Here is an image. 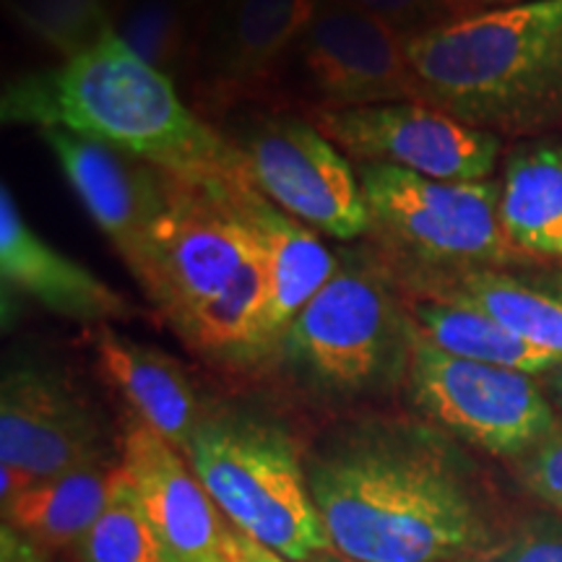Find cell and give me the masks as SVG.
<instances>
[{
  "label": "cell",
  "mask_w": 562,
  "mask_h": 562,
  "mask_svg": "<svg viewBox=\"0 0 562 562\" xmlns=\"http://www.w3.org/2000/svg\"><path fill=\"white\" fill-rule=\"evenodd\" d=\"M305 474L334 552L351 562H463L501 544L467 463L425 427H355Z\"/></svg>",
  "instance_id": "6da1fadb"
},
{
  "label": "cell",
  "mask_w": 562,
  "mask_h": 562,
  "mask_svg": "<svg viewBox=\"0 0 562 562\" xmlns=\"http://www.w3.org/2000/svg\"><path fill=\"white\" fill-rule=\"evenodd\" d=\"M0 108L3 123L68 131L199 186L245 178L237 146L203 123L170 76L140 60L112 26L60 66L13 79Z\"/></svg>",
  "instance_id": "7a4b0ae2"
},
{
  "label": "cell",
  "mask_w": 562,
  "mask_h": 562,
  "mask_svg": "<svg viewBox=\"0 0 562 562\" xmlns=\"http://www.w3.org/2000/svg\"><path fill=\"white\" fill-rule=\"evenodd\" d=\"M419 102L487 133L562 121V0L469 13L409 34Z\"/></svg>",
  "instance_id": "3957f363"
},
{
  "label": "cell",
  "mask_w": 562,
  "mask_h": 562,
  "mask_svg": "<svg viewBox=\"0 0 562 562\" xmlns=\"http://www.w3.org/2000/svg\"><path fill=\"white\" fill-rule=\"evenodd\" d=\"M186 459L224 518L252 539L292 562L334 550L305 463L281 427L237 414L206 417Z\"/></svg>",
  "instance_id": "277c9868"
},
{
  "label": "cell",
  "mask_w": 562,
  "mask_h": 562,
  "mask_svg": "<svg viewBox=\"0 0 562 562\" xmlns=\"http://www.w3.org/2000/svg\"><path fill=\"white\" fill-rule=\"evenodd\" d=\"M232 182L199 186L165 178L144 261L133 277L180 336L258 252L256 235L232 203Z\"/></svg>",
  "instance_id": "5b68a950"
},
{
  "label": "cell",
  "mask_w": 562,
  "mask_h": 562,
  "mask_svg": "<svg viewBox=\"0 0 562 562\" xmlns=\"http://www.w3.org/2000/svg\"><path fill=\"white\" fill-rule=\"evenodd\" d=\"M372 229L402 263L467 269L516 258L501 227V186L451 182L385 165H360ZM370 229V232H372Z\"/></svg>",
  "instance_id": "8992f818"
},
{
  "label": "cell",
  "mask_w": 562,
  "mask_h": 562,
  "mask_svg": "<svg viewBox=\"0 0 562 562\" xmlns=\"http://www.w3.org/2000/svg\"><path fill=\"white\" fill-rule=\"evenodd\" d=\"M406 372L422 414L492 456L521 459L558 430L550 398L533 375L461 360L414 328Z\"/></svg>",
  "instance_id": "52a82bcc"
},
{
  "label": "cell",
  "mask_w": 562,
  "mask_h": 562,
  "mask_svg": "<svg viewBox=\"0 0 562 562\" xmlns=\"http://www.w3.org/2000/svg\"><path fill=\"white\" fill-rule=\"evenodd\" d=\"M409 341V323L383 279L362 266H339L294 318L281 349L321 389L362 393L389 375Z\"/></svg>",
  "instance_id": "ba28073f"
},
{
  "label": "cell",
  "mask_w": 562,
  "mask_h": 562,
  "mask_svg": "<svg viewBox=\"0 0 562 562\" xmlns=\"http://www.w3.org/2000/svg\"><path fill=\"white\" fill-rule=\"evenodd\" d=\"M108 461L87 396L42 362H13L0 385V497ZM0 501V503H3Z\"/></svg>",
  "instance_id": "9c48e42d"
},
{
  "label": "cell",
  "mask_w": 562,
  "mask_h": 562,
  "mask_svg": "<svg viewBox=\"0 0 562 562\" xmlns=\"http://www.w3.org/2000/svg\"><path fill=\"white\" fill-rule=\"evenodd\" d=\"M237 151L252 186L311 229L336 240H357L372 229L360 175L311 121H266Z\"/></svg>",
  "instance_id": "30bf717a"
},
{
  "label": "cell",
  "mask_w": 562,
  "mask_h": 562,
  "mask_svg": "<svg viewBox=\"0 0 562 562\" xmlns=\"http://www.w3.org/2000/svg\"><path fill=\"white\" fill-rule=\"evenodd\" d=\"M311 123L357 165H385L432 180L484 182L501 157L495 133L425 102L311 110Z\"/></svg>",
  "instance_id": "8fae6325"
},
{
  "label": "cell",
  "mask_w": 562,
  "mask_h": 562,
  "mask_svg": "<svg viewBox=\"0 0 562 562\" xmlns=\"http://www.w3.org/2000/svg\"><path fill=\"white\" fill-rule=\"evenodd\" d=\"M406 42L409 34L347 0H321L311 26L294 47L315 108L419 102Z\"/></svg>",
  "instance_id": "7c38bea8"
},
{
  "label": "cell",
  "mask_w": 562,
  "mask_h": 562,
  "mask_svg": "<svg viewBox=\"0 0 562 562\" xmlns=\"http://www.w3.org/2000/svg\"><path fill=\"white\" fill-rule=\"evenodd\" d=\"M40 138L53 151L91 222L115 245L131 273H136L165 195L167 172L60 128H42Z\"/></svg>",
  "instance_id": "4fadbf2b"
},
{
  "label": "cell",
  "mask_w": 562,
  "mask_h": 562,
  "mask_svg": "<svg viewBox=\"0 0 562 562\" xmlns=\"http://www.w3.org/2000/svg\"><path fill=\"white\" fill-rule=\"evenodd\" d=\"M229 195L256 235L266 263V300L250 349V360H258L281 347L294 318L328 284L339 261L323 245L318 232L266 199L248 175L232 182Z\"/></svg>",
  "instance_id": "5bb4252c"
},
{
  "label": "cell",
  "mask_w": 562,
  "mask_h": 562,
  "mask_svg": "<svg viewBox=\"0 0 562 562\" xmlns=\"http://www.w3.org/2000/svg\"><path fill=\"white\" fill-rule=\"evenodd\" d=\"M318 5L321 0H222L199 53L209 100L222 104L266 89Z\"/></svg>",
  "instance_id": "9a60e30c"
},
{
  "label": "cell",
  "mask_w": 562,
  "mask_h": 562,
  "mask_svg": "<svg viewBox=\"0 0 562 562\" xmlns=\"http://www.w3.org/2000/svg\"><path fill=\"white\" fill-rule=\"evenodd\" d=\"M121 469L140 510L175 558L180 562L220 558L224 521L186 453L136 419L125 427Z\"/></svg>",
  "instance_id": "2e32d148"
},
{
  "label": "cell",
  "mask_w": 562,
  "mask_h": 562,
  "mask_svg": "<svg viewBox=\"0 0 562 562\" xmlns=\"http://www.w3.org/2000/svg\"><path fill=\"white\" fill-rule=\"evenodd\" d=\"M0 273L5 286L63 318L108 326L138 315L121 292L42 240L24 222L9 186L0 188Z\"/></svg>",
  "instance_id": "e0dca14e"
},
{
  "label": "cell",
  "mask_w": 562,
  "mask_h": 562,
  "mask_svg": "<svg viewBox=\"0 0 562 562\" xmlns=\"http://www.w3.org/2000/svg\"><path fill=\"white\" fill-rule=\"evenodd\" d=\"M94 349L102 375L128 402L133 414L180 453H188L209 414H203L186 370L165 351L133 341L110 326H97Z\"/></svg>",
  "instance_id": "ac0fdd59"
},
{
  "label": "cell",
  "mask_w": 562,
  "mask_h": 562,
  "mask_svg": "<svg viewBox=\"0 0 562 562\" xmlns=\"http://www.w3.org/2000/svg\"><path fill=\"white\" fill-rule=\"evenodd\" d=\"M121 463H94L53 480L30 484L3 501V524L45 550L81 544L110 501Z\"/></svg>",
  "instance_id": "d6986e66"
},
{
  "label": "cell",
  "mask_w": 562,
  "mask_h": 562,
  "mask_svg": "<svg viewBox=\"0 0 562 562\" xmlns=\"http://www.w3.org/2000/svg\"><path fill=\"white\" fill-rule=\"evenodd\" d=\"M501 227L516 250L562 258V146L510 154L501 186Z\"/></svg>",
  "instance_id": "ffe728a7"
},
{
  "label": "cell",
  "mask_w": 562,
  "mask_h": 562,
  "mask_svg": "<svg viewBox=\"0 0 562 562\" xmlns=\"http://www.w3.org/2000/svg\"><path fill=\"white\" fill-rule=\"evenodd\" d=\"M409 323L422 339L461 360L497 364V368L518 370L526 375H547L562 364L558 357L518 339L487 313L472 305H461V302L414 300Z\"/></svg>",
  "instance_id": "44dd1931"
},
{
  "label": "cell",
  "mask_w": 562,
  "mask_h": 562,
  "mask_svg": "<svg viewBox=\"0 0 562 562\" xmlns=\"http://www.w3.org/2000/svg\"><path fill=\"white\" fill-rule=\"evenodd\" d=\"M451 286H427L425 300L472 305L503 323L518 339L562 362V300L529 290L521 281L490 269H463L448 279Z\"/></svg>",
  "instance_id": "7402d4cb"
},
{
  "label": "cell",
  "mask_w": 562,
  "mask_h": 562,
  "mask_svg": "<svg viewBox=\"0 0 562 562\" xmlns=\"http://www.w3.org/2000/svg\"><path fill=\"white\" fill-rule=\"evenodd\" d=\"M201 9V0H117L110 24L140 60L178 79L199 63L209 26Z\"/></svg>",
  "instance_id": "603a6c76"
},
{
  "label": "cell",
  "mask_w": 562,
  "mask_h": 562,
  "mask_svg": "<svg viewBox=\"0 0 562 562\" xmlns=\"http://www.w3.org/2000/svg\"><path fill=\"white\" fill-rule=\"evenodd\" d=\"M81 558L83 562H180L140 510L123 469H117L102 516L81 542Z\"/></svg>",
  "instance_id": "cb8c5ba5"
},
{
  "label": "cell",
  "mask_w": 562,
  "mask_h": 562,
  "mask_svg": "<svg viewBox=\"0 0 562 562\" xmlns=\"http://www.w3.org/2000/svg\"><path fill=\"white\" fill-rule=\"evenodd\" d=\"M13 13L63 58L87 50L112 26L102 0H13Z\"/></svg>",
  "instance_id": "d4e9b609"
},
{
  "label": "cell",
  "mask_w": 562,
  "mask_h": 562,
  "mask_svg": "<svg viewBox=\"0 0 562 562\" xmlns=\"http://www.w3.org/2000/svg\"><path fill=\"white\" fill-rule=\"evenodd\" d=\"M484 562H562V516L560 513L526 516Z\"/></svg>",
  "instance_id": "484cf974"
},
{
  "label": "cell",
  "mask_w": 562,
  "mask_h": 562,
  "mask_svg": "<svg viewBox=\"0 0 562 562\" xmlns=\"http://www.w3.org/2000/svg\"><path fill=\"white\" fill-rule=\"evenodd\" d=\"M518 480L539 503L550 505L562 516V430L558 427L550 438L539 442L533 451L518 459Z\"/></svg>",
  "instance_id": "4316f807"
},
{
  "label": "cell",
  "mask_w": 562,
  "mask_h": 562,
  "mask_svg": "<svg viewBox=\"0 0 562 562\" xmlns=\"http://www.w3.org/2000/svg\"><path fill=\"white\" fill-rule=\"evenodd\" d=\"M220 558L224 562H292L286 560L284 554H279L271 547H266L258 539H252L250 533H245L224 521L222 529V544H220Z\"/></svg>",
  "instance_id": "83f0119b"
},
{
  "label": "cell",
  "mask_w": 562,
  "mask_h": 562,
  "mask_svg": "<svg viewBox=\"0 0 562 562\" xmlns=\"http://www.w3.org/2000/svg\"><path fill=\"white\" fill-rule=\"evenodd\" d=\"M357 9L372 13V16L389 21L396 30H409L414 21L427 16V11L435 9L438 0H347Z\"/></svg>",
  "instance_id": "f1b7e54d"
},
{
  "label": "cell",
  "mask_w": 562,
  "mask_h": 562,
  "mask_svg": "<svg viewBox=\"0 0 562 562\" xmlns=\"http://www.w3.org/2000/svg\"><path fill=\"white\" fill-rule=\"evenodd\" d=\"M0 562H47V550L34 539L3 524L0 529Z\"/></svg>",
  "instance_id": "f546056e"
},
{
  "label": "cell",
  "mask_w": 562,
  "mask_h": 562,
  "mask_svg": "<svg viewBox=\"0 0 562 562\" xmlns=\"http://www.w3.org/2000/svg\"><path fill=\"white\" fill-rule=\"evenodd\" d=\"M547 375H550V391L554 402H558V406L562 409V364L560 368H554L552 372H547Z\"/></svg>",
  "instance_id": "4dcf8cb0"
},
{
  "label": "cell",
  "mask_w": 562,
  "mask_h": 562,
  "mask_svg": "<svg viewBox=\"0 0 562 562\" xmlns=\"http://www.w3.org/2000/svg\"><path fill=\"white\" fill-rule=\"evenodd\" d=\"M311 562H351V560H347V558H341L339 552H321V554H315V558L311 560Z\"/></svg>",
  "instance_id": "1f68e13d"
},
{
  "label": "cell",
  "mask_w": 562,
  "mask_h": 562,
  "mask_svg": "<svg viewBox=\"0 0 562 562\" xmlns=\"http://www.w3.org/2000/svg\"><path fill=\"white\" fill-rule=\"evenodd\" d=\"M487 5H516V3H529V0H480Z\"/></svg>",
  "instance_id": "d6a6232c"
},
{
  "label": "cell",
  "mask_w": 562,
  "mask_h": 562,
  "mask_svg": "<svg viewBox=\"0 0 562 562\" xmlns=\"http://www.w3.org/2000/svg\"><path fill=\"white\" fill-rule=\"evenodd\" d=\"M206 562H224L222 558H211V560H206Z\"/></svg>",
  "instance_id": "836d02e7"
}]
</instances>
